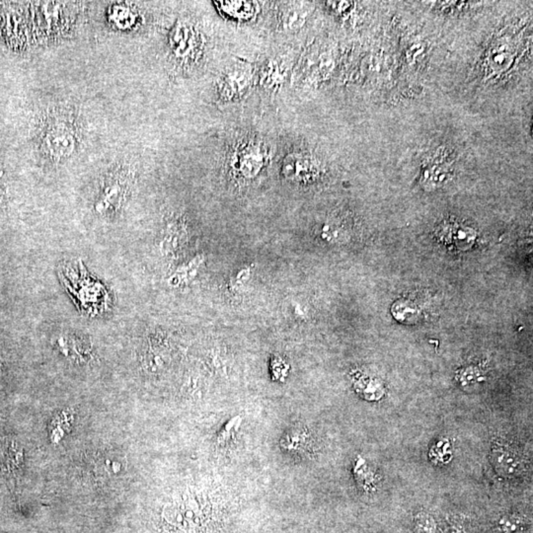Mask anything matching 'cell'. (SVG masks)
<instances>
[{
    "label": "cell",
    "mask_w": 533,
    "mask_h": 533,
    "mask_svg": "<svg viewBox=\"0 0 533 533\" xmlns=\"http://www.w3.org/2000/svg\"><path fill=\"white\" fill-rule=\"evenodd\" d=\"M217 8L226 17L242 21L254 17L257 11L256 3L249 1H219Z\"/></svg>",
    "instance_id": "obj_3"
},
{
    "label": "cell",
    "mask_w": 533,
    "mask_h": 533,
    "mask_svg": "<svg viewBox=\"0 0 533 533\" xmlns=\"http://www.w3.org/2000/svg\"><path fill=\"white\" fill-rule=\"evenodd\" d=\"M456 380L464 388H473L477 385L482 384L485 380L483 371L478 367L470 366L460 369L456 376Z\"/></svg>",
    "instance_id": "obj_6"
},
{
    "label": "cell",
    "mask_w": 533,
    "mask_h": 533,
    "mask_svg": "<svg viewBox=\"0 0 533 533\" xmlns=\"http://www.w3.org/2000/svg\"><path fill=\"white\" fill-rule=\"evenodd\" d=\"M357 391L362 393L366 399L378 400L384 396V386L380 380L371 376H362L355 384Z\"/></svg>",
    "instance_id": "obj_5"
},
{
    "label": "cell",
    "mask_w": 533,
    "mask_h": 533,
    "mask_svg": "<svg viewBox=\"0 0 533 533\" xmlns=\"http://www.w3.org/2000/svg\"><path fill=\"white\" fill-rule=\"evenodd\" d=\"M491 462L499 474L510 478L521 474L525 468L521 452L514 445L501 440L493 443Z\"/></svg>",
    "instance_id": "obj_1"
},
{
    "label": "cell",
    "mask_w": 533,
    "mask_h": 533,
    "mask_svg": "<svg viewBox=\"0 0 533 533\" xmlns=\"http://www.w3.org/2000/svg\"><path fill=\"white\" fill-rule=\"evenodd\" d=\"M445 238L451 243L456 244L459 248H467L473 243L475 234L470 228L454 227L450 230L449 234H445Z\"/></svg>",
    "instance_id": "obj_7"
},
{
    "label": "cell",
    "mask_w": 533,
    "mask_h": 533,
    "mask_svg": "<svg viewBox=\"0 0 533 533\" xmlns=\"http://www.w3.org/2000/svg\"><path fill=\"white\" fill-rule=\"evenodd\" d=\"M418 530L419 533H434L436 532V528H434V523H432V519L429 521L427 517L418 521Z\"/></svg>",
    "instance_id": "obj_8"
},
{
    "label": "cell",
    "mask_w": 533,
    "mask_h": 533,
    "mask_svg": "<svg viewBox=\"0 0 533 533\" xmlns=\"http://www.w3.org/2000/svg\"><path fill=\"white\" fill-rule=\"evenodd\" d=\"M394 318L405 324L418 323L424 315L423 309L413 300L401 299L392 308Z\"/></svg>",
    "instance_id": "obj_4"
},
{
    "label": "cell",
    "mask_w": 533,
    "mask_h": 533,
    "mask_svg": "<svg viewBox=\"0 0 533 533\" xmlns=\"http://www.w3.org/2000/svg\"><path fill=\"white\" fill-rule=\"evenodd\" d=\"M263 151L257 145H250L239 152L237 156V167L245 176H254L263 165Z\"/></svg>",
    "instance_id": "obj_2"
}]
</instances>
